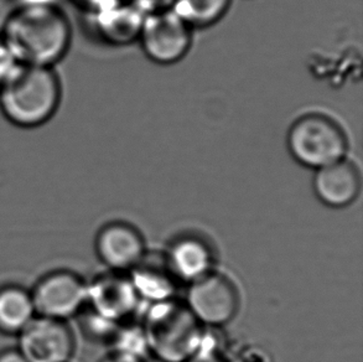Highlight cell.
<instances>
[{
  "label": "cell",
  "mask_w": 363,
  "mask_h": 362,
  "mask_svg": "<svg viewBox=\"0 0 363 362\" xmlns=\"http://www.w3.org/2000/svg\"><path fill=\"white\" fill-rule=\"evenodd\" d=\"M0 43L16 65L55 69L71 48L72 25L54 3L29 0L6 16Z\"/></svg>",
  "instance_id": "1"
},
{
  "label": "cell",
  "mask_w": 363,
  "mask_h": 362,
  "mask_svg": "<svg viewBox=\"0 0 363 362\" xmlns=\"http://www.w3.org/2000/svg\"><path fill=\"white\" fill-rule=\"evenodd\" d=\"M62 84L52 67L15 65L0 82V112L15 127L34 129L59 111Z\"/></svg>",
  "instance_id": "2"
},
{
  "label": "cell",
  "mask_w": 363,
  "mask_h": 362,
  "mask_svg": "<svg viewBox=\"0 0 363 362\" xmlns=\"http://www.w3.org/2000/svg\"><path fill=\"white\" fill-rule=\"evenodd\" d=\"M142 327L149 353L162 362L186 361L203 339L202 324L174 298L152 304Z\"/></svg>",
  "instance_id": "3"
},
{
  "label": "cell",
  "mask_w": 363,
  "mask_h": 362,
  "mask_svg": "<svg viewBox=\"0 0 363 362\" xmlns=\"http://www.w3.org/2000/svg\"><path fill=\"white\" fill-rule=\"evenodd\" d=\"M286 148L295 162L318 170L346 158L349 137L329 114L308 112L291 123L286 133Z\"/></svg>",
  "instance_id": "4"
},
{
  "label": "cell",
  "mask_w": 363,
  "mask_h": 362,
  "mask_svg": "<svg viewBox=\"0 0 363 362\" xmlns=\"http://www.w3.org/2000/svg\"><path fill=\"white\" fill-rule=\"evenodd\" d=\"M138 41L154 64L170 66L189 54L192 29L172 9L164 10L145 16Z\"/></svg>",
  "instance_id": "5"
},
{
  "label": "cell",
  "mask_w": 363,
  "mask_h": 362,
  "mask_svg": "<svg viewBox=\"0 0 363 362\" xmlns=\"http://www.w3.org/2000/svg\"><path fill=\"white\" fill-rule=\"evenodd\" d=\"M186 305L200 323L221 327L236 317L240 295L231 279L210 272L191 282L187 290Z\"/></svg>",
  "instance_id": "6"
},
{
  "label": "cell",
  "mask_w": 363,
  "mask_h": 362,
  "mask_svg": "<svg viewBox=\"0 0 363 362\" xmlns=\"http://www.w3.org/2000/svg\"><path fill=\"white\" fill-rule=\"evenodd\" d=\"M35 312L45 318H69L79 313L87 300V287L77 274L57 270L45 275L31 295Z\"/></svg>",
  "instance_id": "7"
},
{
  "label": "cell",
  "mask_w": 363,
  "mask_h": 362,
  "mask_svg": "<svg viewBox=\"0 0 363 362\" xmlns=\"http://www.w3.org/2000/svg\"><path fill=\"white\" fill-rule=\"evenodd\" d=\"M20 335V353L28 362H67L74 349L71 329L57 319H33Z\"/></svg>",
  "instance_id": "8"
},
{
  "label": "cell",
  "mask_w": 363,
  "mask_h": 362,
  "mask_svg": "<svg viewBox=\"0 0 363 362\" xmlns=\"http://www.w3.org/2000/svg\"><path fill=\"white\" fill-rule=\"evenodd\" d=\"M87 299L94 313L114 323H124L137 308L139 295L129 275L112 270L87 287Z\"/></svg>",
  "instance_id": "9"
},
{
  "label": "cell",
  "mask_w": 363,
  "mask_h": 362,
  "mask_svg": "<svg viewBox=\"0 0 363 362\" xmlns=\"http://www.w3.org/2000/svg\"><path fill=\"white\" fill-rule=\"evenodd\" d=\"M96 250L99 258L111 270L124 272L132 270L145 255V242L134 226L116 221L99 231Z\"/></svg>",
  "instance_id": "10"
},
{
  "label": "cell",
  "mask_w": 363,
  "mask_h": 362,
  "mask_svg": "<svg viewBox=\"0 0 363 362\" xmlns=\"http://www.w3.org/2000/svg\"><path fill=\"white\" fill-rule=\"evenodd\" d=\"M361 172L347 158L315 170L313 187L323 204L342 209L352 204L361 191Z\"/></svg>",
  "instance_id": "11"
},
{
  "label": "cell",
  "mask_w": 363,
  "mask_h": 362,
  "mask_svg": "<svg viewBox=\"0 0 363 362\" xmlns=\"http://www.w3.org/2000/svg\"><path fill=\"white\" fill-rule=\"evenodd\" d=\"M91 16L99 38L106 44L122 48L138 41L147 15L129 0H119Z\"/></svg>",
  "instance_id": "12"
},
{
  "label": "cell",
  "mask_w": 363,
  "mask_h": 362,
  "mask_svg": "<svg viewBox=\"0 0 363 362\" xmlns=\"http://www.w3.org/2000/svg\"><path fill=\"white\" fill-rule=\"evenodd\" d=\"M130 280L139 298L154 303L172 299L180 282L167 262V256L152 252L143 256L130 270Z\"/></svg>",
  "instance_id": "13"
},
{
  "label": "cell",
  "mask_w": 363,
  "mask_h": 362,
  "mask_svg": "<svg viewBox=\"0 0 363 362\" xmlns=\"http://www.w3.org/2000/svg\"><path fill=\"white\" fill-rule=\"evenodd\" d=\"M165 256L179 280L194 282L212 272V265H215L213 247L201 236L177 237Z\"/></svg>",
  "instance_id": "14"
},
{
  "label": "cell",
  "mask_w": 363,
  "mask_h": 362,
  "mask_svg": "<svg viewBox=\"0 0 363 362\" xmlns=\"http://www.w3.org/2000/svg\"><path fill=\"white\" fill-rule=\"evenodd\" d=\"M31 294L15 285L0 288V331L21 333L34 317Z\"/></svg>",
  "instance_id": "15"
},
{
  "label": "cell",
  "mask_w": 363,
  "mask_h": 362,
  "mask_svg": "<svg viewBox=\"0 0 363 362\" xmlns=\"http://www.w3.org/2000/svg\"><path fill=\"white\" fill-rule=\"evenodd\" d=\"M232 0H175L172 11L192 30L217 24L230 10Z\"/></svg>",
  "instance_id": "16"
},
{
  "label": "cell",
  "mask_w": 363,
  "mask_h": 362,
  "mask_svg": "<svg viewBox=\"0 0 363 362\" xmlns=\"http://www.w3.org/2000/svg\"><path fill=\"white\" fill-rule=\"evenodd\" d=\"M111 343L114 345V353H125L140 358H144L145 353H149L143 327L125 324V322L121 324Z\"/></svg>",
  "instance_id": "17"
},
{
  "label": "cell",
  "mask_w": 363,
  "mask_h": 362,
  "mask_svg": "<svg viewBox=\"0 0 363 362\" xmlns=\"http://www.w3.org/2000/svg\"><path fill=\"white\" fill-rule=\"evenodd\" d=\"M185 362H230L226 356L222 353L220 348L211 343L210 340L202 339V343L195 353Z\"/></svg>",
  "instance_id": "18"
},
{
  "label": "cell",
  "mask_w": 363,
  "mask_h": 362,
  "mask_svg": "<svg viewBox=\"0 0 363 362\" xmlns=\"http://www.w3.org/2000/svg\"><path fill=\"white\" fill-rule=\"evenodd\" d=\"M143 14L149 15L172 9L175 0H129Z\"/></svg>",
  "instance_id": "19"
},
{
  "label": "cell",
  "mask_w": 363,
  "mask_h": 362,
  "mask_svg": "<svg viewBox=\"0 0 363 362\" xmlns=\"http://www.w3.org/2000/svg\"><path fill=\"white\" fill-rule=\"evenodd\" d=\"M74 4L77 5L81 9L87 11L89 15L97 13L99 10L107 8L109 5L117 3L119 0H72Z\"/></svg>",
  "instance_id": "20"
},
{
  "label": "cell",
  "mask_w": 363,
  "mask_h": 362,
  "mask_svg": "<svg viewBox=\"0 0 363 362\" xmlns=\"http://www.w3.org/2000/svg\"><path fill=\"white\" fill-rule=\"evenodd\" d=\"M0 362H28L19 350H6L0 353Z\"/></svg>",
  "instance_id": "21"
},
{
  "label": "cell",
  "mask_w": 363,
  "mask_h": 362,
  "mask_svg": "<svg viewBox=\"0 0 363 362\" xmlns=\"http://www.w3.org/2000/svg\"><path fill=\"white\" fill-rule=\"evenodd\" d=\"M101 362H145L144 358H135L132 355H125V353H114L108 358H104V361Z\"/></svg>",
  "instance_id": "22"
}]
</instances>
